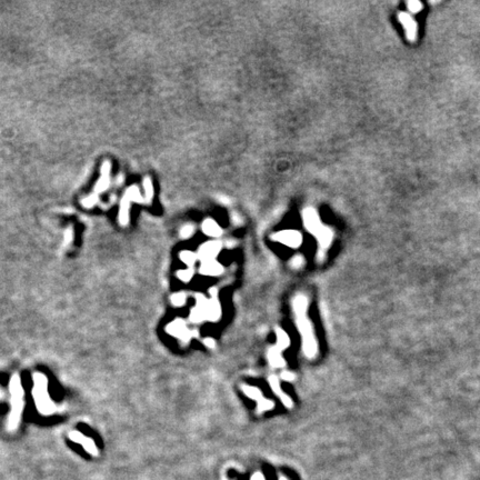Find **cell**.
Wrapping results in <instances>:
<instances>
[{"label": "cell", "mask_w": 480, "mask_h": 480, "mask_svg": "<svg viewBox=\"0 0 480 480\" xmlns=\"http://www.w3.org/2000/svg\"><path fill=\"white\" fill-rule=\"evenodd\" d=\"M304 222L307 229H308L310 233L317 234L322 227L320 225V220L319 217H318L317 212L314 209H310V208L304 211Z\"/></svg>", "instance_id": "cell-7"}, {"label": "cell", "mask_w": 480, "mask_h": 480, "mask_svg": "<svg viewBox=\"0 0 480 480\" xmlns=\"http://www.w3.org/2000/svg\"><path fill=\"white\" fill-rule=\"evenodd\" d=\"M144 186H145V191H146L145 202L146 203H150L151 200H152L153 188H152V183H151V180H150V178H149V177H147V178L145 179Z\"/></svg>", "instance_id": "cell-12"}, {"label": "cell", "mask_w": 480, "mask_h": 480, "mask_svg": "<svg viewBox=\"0 0 480 480\" xmlns=\"http://www.w3.org/2000/svg\"><path fill=\"white\" fill-rule=\"evenodd\" d=\"M219 249H220V243L219 242H216V241L207 242L206 245H203L202 248H200L199 255H200V257L206 258V259L212 258L218 254Z\"/></svg>", "instance_id": "cell-9"}, {"label": "cell", "mask_w": 480, "mask_h": 480, "mask_svg": "<svg viewBox=\"0 0 480 480\" xmlns=\"http://www.w3.org/2000/svg\"><path fill=\"white\" fill-rule=\"evenodd\" d=\"M10 390V403L11 411L8 415L7 419V430L15 431L17 429L21 420V415L23 411V389L21 385V379L18 373H15L11 377L9 383Z\"/></svg>", "instance_id": "cell-1"}, {"label": "cell", "mask_w": 480, "mask_h": 480, "mask_svg": "<svg viewBox=\"0 0 480 480\" xmlns=\"http://www.w3.org/2000/svg\"><path fill=\"white\" fill-rule=\"evenodd\" d=\"M185 299H186V296L183 293H179V294H176L172 296L171 298V300H172V304H174L175 306H183L184 305V302H185Z\"/></svg>", "instance_id": "cell-16"}, {"label": "cell", "mask_w": 480, "mask_h": 480, "mask_svg": "<svg viewBox=\"0 0 480 480\" xmlns=\"http://www.w3.org/2000/svg\"><path fill=\"white\" fill-rule=\"evenodd\" d=\"M398 20L403 23L408 40L415 41L417 38V23L415 19L411 17V15L407 13H400L398 15Z\"/></svg>", "instance_id": "cell-5"}, {"label": "cell", "mask_w": 480, "mask_h": 480, "mask_svg": "<svg viewBox=\"0 0 480 480\" xmlns=\"http://www.w3.org/2000/svg\"><path fill=\"white\" fill-rule=\"evenodd\" d=\"M69 439L73 440L74 443L81 444V446L84 447V449L92 456L97 457V456L99 455V450H98L95 442H93L92 438H88V437H86L84 434H81V432L72 431L69 434Z\"/></svg>", "instance_id": "cell-4"}, {"label": "cell", "mask_w": 480, "mask_h": 480, "mask_svg": "<svg viewBox=\"0 0 480 480\" xmlns=\"http://www.w3.org/2000/svg\"><path fill=\"white\" fill-rule=\"evenodd\" d=\"M3 396H5V395H3V391H2V389H1V388H0V400H1V399L3 398Z\"/></svg>", "instance_id": "cell-22"}, {"label": "cell", "mask_w": 480, "mask_h": 480, "mask_svg": "<svg viewBox=\"0 0 480 480\" xmlns=\"http://www.w3.org/2000/svg\"><path fill=\"white\" fill-rule=\"evenodd\" d=\"M251 480H265V479H263V477H262V476H260V475H256V476H254L253 479H251Z\"/></svg>", "instance_id": "cell-21"}, {"label": "cell", "mask_w": 480, "mask_h": 480, "mask_svg": "<svg viewBox=\"0 0 480 480\" xmlns=\"http://www.w3.org/2000/svg\"><path fill=\"white\" fill-rule=\"evenodd\" d=\"M33 396L38 411L42 415H51L56 411V406L50 399L48 392V379L41 372L34 373Z\"/></svg>", "instance_id": "cell-2"}, {"label": "cell", "mask_w": 480, "mask_h": 480, "mask_svg": "<svg viewBox=\"0 0 480 480\" xmlns=\"http://www.w3.org/2000/svg\"><path fill=\"white\" fill-rule=\"evenodd\" d=\"M316 235L318 236V238H319V241L321 242L322 246L327 247L329 245L330 240H332V233H330L329 229L321 227V229L318 231Z\"/></svg>", "instance_id": "cell-11"}, {"label": "cell", "mask_w": 480, "mask_h": 480, "mask_svg": "<svg viewBox=\"0 0 480 480\" xmlns=\"http://www.w3.org/2000/svg\"><path fill=\"white\" fill-rule=\"evenodd\" d=\"M192 276V273H191V270H185V271H179L178 273V277L180 279H183L184 281H188V280H190V278Z\"/></svg>", "instance_id": "cell-18"}, {"label": "cell", "mask_w": 480, "mask_h": 480, "mask_svg": "<svg viewBox=\"0 0 480 480\" xmlns=\"http://www.w3.org/2000/svg\"><path fill=\"white\" fill-rule=\"evenodd\" d=\"M109 180H110V164L108 161L102 165L101 168V178L99 179V182L97 183L96 188H95V194H100V192L105 191L107 189L109 186Z\"/></svg>", "instance_id": "cell-8"}, {"label": "cell", "mask_w": 480, "mask_h": 480, "mask_svg": "<svg viewBox=\"0 0 480 480\" xmlns=\"http://www.w3.org/2000/svg\"><path fill=\"white\" fill-rule=\"evenodd\" d=\"M220 271V266H218L217 263H207V265H203L202 268V273L203 274H217Z\"/></svg>", "instance_id": "cell-13"}, {"label": "cell", "mask_w": 480, "mask_h": 480, "mask_svg": "<svg viewBox=\"0 0 480 480\" xmlns=\"http://www.w3.org/2000/svg\"><path fill=\"white\" fill-rule=\"evenodd\" d=\"M274 239L290 247H297L301 243V235L296 230H286L274 236Z\"/></svg>", "instance_id": "cell-6"}, {"label": "cell", "mask_w": 480, "mask_h": 480, "mask_svg": "<svg viewBox=\"0 0 480 480\" xmlns=\"http://www.w3.org/2000/svg\"><path fill=\"white\" fill-rule=\"evenodd\" d=\"M203 230L204 234L211 236V237H217V236L222 234V229H220L218 223L211 219L204 220L203 223Z\"/></svg>", "instance_id": "cell-10"}, {"label": "cell", "mask_w": 480, "mask_h": 480, "mask_svg": "<svg viewBox=\"0 0 480 480\" xmlns=\"http://www.w3.org/2000/svg\"><path fill=\"white\" fill-rule=\"evenodd\" d=\"M144 203L145 199L140 196L139 189L136 186H131L129 189L126 191L123 200H121V206L119 211V220L123 226H127L129 222V207L130 203Z\"/></svg>", "instance_id": "cell-3"}, {"label": "cell", "mask_w": 480, "mask_h": 480, "mask_svg": "<svg viewBox=\"0 0 480 480\" xmlns=\"http://www.w3.org/2000/svg\"><path fill=\"white\" fill-rule=\"evenodd\" d=\"M281 480H286V479H281Z\"/></svg>", "instance_id": "cell-23"}, {"label": "cell", "mask_w": 480, "mask_h": 480, "mask_svg": "<svg viewBox=\"0 0 480 480\" xmlns=\"http://www.w3.org/2000/svg\"><path fill=\"white\" fill-rule=\"evenodd\" d=\"M66 240L67 242H70L73 240V230H68L66 233Z\"/></svg>", "instance_id": "cell-20"}, {"label": "cell", "mask_w": 480, "mask_h": 480, "mask_svg": "<svg viewBox=\"0 0 480 480\" xmlns=\"http://www.w3.org/2000/svg\"><path fill=\"white\" fill-rule=\"evenodd\" d=\"M192 234H194V227H192L191 225L185 226L182 229V231H180V235H182V237H184V238L190 237Z\"/></svg>", "instance_id": "cell-17"}, {"label": "cell", "mask_w": 480, "mask_h": 480, "mask_svg": "<svg viewBox=\"0 0 480 480\" xmlns=\"http://www.w3.org/2000/svg\"><path fill=\"white\" fill-rule=\"evenodd\" d=\"M180 257H182L183 261H185L187 263V265H189V266H191L196 260V255L190 253V251H185V253H182Z\"/></svg>", "instance_id": "cell-15"}, {"label": "cell", "mask_w": 480, "mask_h": 480, "mask_svg": "<svg viewBox=\"0 0 480 480\" xmlns=\"http://www.w3.org/2000/svg\"><path fill=\"white\" fill-rule=\"evenodd\" d=\"M96 202H97L96 195H92V196H89L87 199L84 200V204L86 207H92L96 203Z\"/></svg>", "instance_id": "cell-19"}, {"label": "cell", "mask_w": 480, "mask_h": 480, "mask_svg": "<svg viewBox=\"0 0 480 480\" xmlns=\"http://www.w3.org/2000/svg\"><path fill=\"white\" fill-rule=\"evenodd\" d=\"M407 8H408L409 13L418 14L419 11L423 10V3L420 1H408Z\"/></svg>", "instance_id": "cell-14"}]
</instances>
